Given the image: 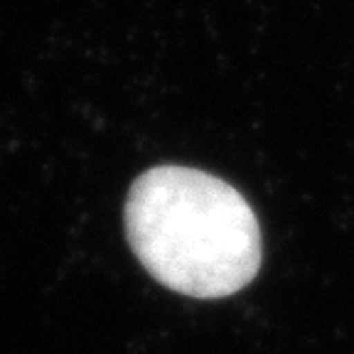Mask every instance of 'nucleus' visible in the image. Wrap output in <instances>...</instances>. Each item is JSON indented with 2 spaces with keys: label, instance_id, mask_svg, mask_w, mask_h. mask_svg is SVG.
I'll return each instance as SVG.
<instances>
[{
  "label": "nucleus",
  "instance_id": "obj_1",
  "mask_svg": "<svg viewBox=\"0 0 354 354\" xmlns=\"http://www.w3.org/2000/svg\"><path fill=\"white\" fill-rule=\"evenodd\" d=\"M126 236L140 266L189 298L239 293L261 268V227L241 192L209 172L160 165L133 183Z\"/></svg>",
  "mask_w": 354,
  "mask_h": 354
}]
</instances>
